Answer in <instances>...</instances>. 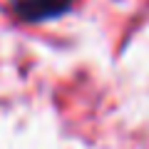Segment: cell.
Masks as SVG:
<instances>
[{"label": "cell", "mask_w": 149, "mask_h": 149, "mask_svg": "<svg viewBox=\"0 0 149 149\" xmlns=\"http://www.w3.org/2000/svg\"><path fill=\"white\" fill-rule=\"evenodd\" d=\"M72 0H10V8L25 22H42L70 10Z\"/></svg>", "instance_id": "6da1fadb"}]
</instances>
